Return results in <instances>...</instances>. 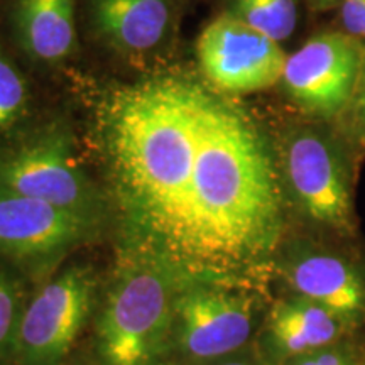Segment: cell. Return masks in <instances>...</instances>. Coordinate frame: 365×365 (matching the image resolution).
<instances>
[{
    "label": "cell",
    "instance_id": "obj_10",
    "mask_svg": "<svg viewBox=\"0 0 365 365\" xmlns=\"http://www.w3.org/2000/svg\"><path fill=\"white\" fill-rule=\"evenodd\" d=\"M293 291L340 317L350 330L365 319V274L357 264L325 247L294 245L281 264Z\"/></svg>",
    "mask_w": 365,
    "mask_h": 365
},
{
    "label": "cell",
    "instance_id": "obj_7",
    "mask_svg": "<svg viewBox=\"0 0 365 365\" xmlns=\"http://www.w3.org/2000/svg\"><path fill=\"white\" fill-rule=\"evenodd\" d=\"M0 188L97 220L100 200L63 132L49 130L0 156Z\"/></svg>",
    "mask_w": 365,
    "mask_h": 365
},
{
    "label": "cell",
    "instance_id": "obj_3",
    "mask_svg": "<svg viewBox=\"0 0 365 365\" xmlns=\"http://www.w3.org/2000/svg\"><path fill=\"white\" fill-rule=\"evenodd\" d=\"M281 175L308 220L335 234H352V166L344 144L330 130L303 125L287 132L281 149Z\"/></svg>",
    "mask_w": 365,
    "mask_h": 365
},
{
    "label": "cell",
    "instance_id": "obj_20",
    "mask_svg": "<svg viewBox=\"0 0 365 365\" xmlns=\"http://www.w3.org/2000/svg\"><path fill=\"white\" fill-rule=\"evenodd\" d=\"M308 2L312 4V7L317 9V11H328V9L340 6L341 0H308Z\"/></svg>",
    "mask_w": 365,
    "mask_h": 365
},
{
    "label": "cell",
    "instance_id": "obj_19",
    "mask_svg": "<svg viewBox=\"0 0 365 365\" xmlns=\"http://www.w3.org/2000/svg\"><path fill=\"white\" fill-rule=\"evenodd\" d=\"M205 365H267L264 360L259 357L257 352L247 349L240 350V352L228 355V357L213 360V362H208Z\"/></svg>",
    "mask_w": 365,
    "mask_h": 365
},
{
    "label": "cell",
    "instance_id": "obj_15",
    "mask_svg": "<svg viewBox=\"0 0 365 365\" xmlns=\"http://www.w3.org/2000/svg\"><path fill=\"white\" fill-rule=\"evenodd\" d=\"M27 97L24 76L0 49V130L11 127L22 115Z\"/></svg>",
    "mask_w": 365,
    "mask_h": 365
},
{
    "label": "cell",
    "instance_id": "obj_18",
    "mask_svg": "<svg viewBox=\"0 0 365 365\" xmlns=\"http://www.w3.org/2000/svg\"><path fill=\"white\" fill-rule=\"evenodd\" d=\"M350 108H352L354 112V124L359 139L365 143V58L362 65V73H360L357 91H355V97L352 100Z\"/></svg>",
    "mask_w": 365,
    "mask_h": 365
},
{
    "label": "cell",
    "instance_id": "obj_4",
    "mask_svg": "<svg viewBox=\"0 0 365 365\" xmlns=\"http://www.w3.org/2000/svg\"><path fill=\"white\" fill-rule=\"evenodd\" d=\"M257 323L252 294L232 284L186 282L176 299L171 350L191 365L247 349Z\"/></svg>",
    "mask_w": 365,
    "mask_h": 365
},
{
    "label": "cell",
    "instance_id": "obj_16",
    "mask_svg": "<svg viewBox=\"0 0 365 365\" xmlns=\"http://www.w3.org/2000/svg\"><path fill=\"white\" fill-rule=\"evenodd\" d=\"M19 319L16 286L6 274L0 272V352L14 345Z\"/></svg>",
    "mask_w": 365,
    "mask_h": 365
},
{
    "label": "cell",
    "instance_id": "obj_2",
    "mask_svg": "<svg viewBox=\"0 0 365 365\" xmlns=\"http://www.w3.org/2000/svg\"><path fill=\"white\" fill-rule=\"evenodd\" d=\"M185 284L156 262L125 255L97 322L105 365H161L171 350L176 299Z\"/></svg>",
    "mask_w": 365,
    "mask_h": 365
},
{
    "label": "cell",
    "instance_id": "obj_5",
    "mask_svg": "<svg viewBox=\"0 0 365 365\" xmlns=\"http://www.w3.org/2000/svg\"><path fill=\"white\" fill-rule=\"evenodd\" d=\"M93 272L73 266L41 287L21 313L14 352L19 365H58L70 354L95 304Z\"/></svg>",
    "mask_w": 365,
    "mask_h": 365
},
{
    "label": "cell",
    "instance_id": "obj_11",
    "mask_svg": "<svg viewBox=\"0 0 365 365\" xmlns=\"http://www.w3.org/2000/svg\"><path fill=\"white\" fill-rule=\"evenodd\" d=\"M349 331L350 327L330 309L291 294L269 309L255 352L267 365H286L345 339Z\"/></svg>",
    "mask_w": 365,
    "mask_h": 365
},
{
    "label": "cell",
    "instance_id": "obj_21",
    "mask_svg": "<svg viewBox=\"0 0 365 365\" xmlns=\"http://www.w3.org/2000/svg\"><path fill=\"white\" fill-rule=\"evenodd\" d=\"M360 365H365V355H362V360H360Z\"/></svg>",
    "mask_w": 365,
    "mask_h": 365
},
{
    "label": "cell",
    "instance_id": "obj_13",
    "mask_svg": "<svg viewBox=\"0 0 365 365\" xmlns=\"http://www.w3.org/2000/svg\"><path fill=\"white\" fill-rule=\"evenodd\" d=\"M14 21L21 44L38 61H63L75 49V0H19Z\"/></svg>",
    "mask_w": 365,
    "mask_h": 365
},
{
    "label": "cell",
    "instance_id": "obj_6",
    "mask_svg": "<svg viewBox=\"0 0 365 365\" xmlns=\"http://www.w3.org/2000/svg\"><path fill=\"white\" fill-rule=\"evenodd\" d=\"M365 48L346 33H319L287 56L281 83L286 95L314 117L349 110L357 91Z\"/></svg>",
    "mask_w": 365,
    "mask_h": 365
},
{
    "label": "cell",
    "instance_id": "obj_1",
    "mask_svg": "<svg viewBox=\"0 0 365 365\" xmlns=\"http://www.w3.org/2000/svg\"><path fill=\"white\" fill-rule=\"evenodd\" d=\"M100 139L127 254L234 286L276 252L277 159L237 105L190 76H154L113 91Z\"/></svg>",
    "mask_w": 365,
    "mask_h": 365
},
{
    "label": "cell",
    "instance_id": "obj_8",
    "mask_svg": "<svg viewBox=\"0 0 365 365\" xmlns=\"http://www.w3.org/2000/svg\"><path fill=\"white\" fill-rule=\"evenodd\" d=\"M200 68L218 90L254 93L281 83L287 54L277 41L223 12L196 41Z\"/></svg>",
    "mask_w": 365,
    "mask_h": 365
},
{
    "label": "cell",
    "instance_id": "obj_12",
    "mask_svg": "<svg viewBox=\"0 0 365 365\" xmlns=\"http://www.w3.org/2000/svg\"><path fill=\"white\" fill-rule=\"evenodd\" d=\"M97 34L129 56H144L166 41L171 29V0H88Z\"/></svg>",
    "mask_w": 365,
    "mask_h": 365
},
{
    "label": "cell",
    "instance_id": "obj_14",
    "mask_svg": "<svg viewBox=\"0 0 365 365\" xmlns=\"http://www.w3.org/2000/svg\"><path fill=\"white\" fill-rule=\"evenodd\" d=\"M228 12L277 43L298 24V0H232Z\"/></svg>",
    "mask_w": 365,
    "mask_h": 365
},
{
    "label": "cell",
    "instance_id": "obj_17",
    "mask_svg": "<svg viewBox=\"0 0 365 365\" xmlns=\"http://www.w3.org/2000/svg\"><path fill=\"white\" fill-rule=\"evenodd\" d=\"M360 360L362 355L359 354L357 346L345 336L335 344L291 360L286 365H360Z\"/></svg>",
    "mask_w": 365,
    "mask_h": 365
},
{
    "label": "cell",
    "instance_id": "obj_9",
    "mask_svg": "<svg viewBox=\"0 0 365 365\" xmlns=\"http://www.w3.org/2000/svg\"><path fill=\"white\" fill-rule=\"evenodd\" d=\"M97 220L0 188V254L53 261L90 240Z\"/></svg>",
    "mask_w": 365,
    "mask_h": 365
}]
</instances>
